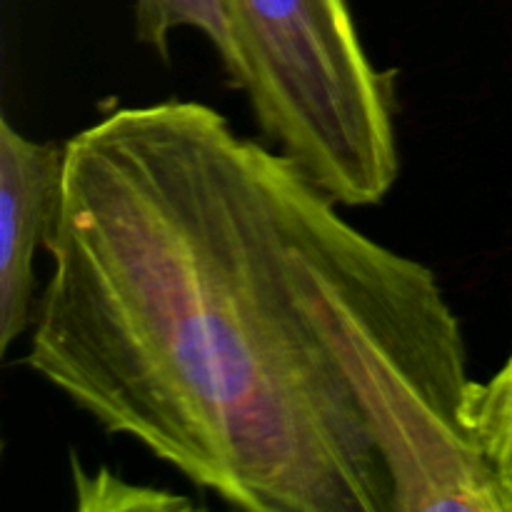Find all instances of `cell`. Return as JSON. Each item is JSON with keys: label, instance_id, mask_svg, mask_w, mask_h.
Here are the masks:
<instances>
[{"label": "cell", "instance_id": "cell-1", "mask_svg": "<svg viewBox=\"0 0 512 512\" xmlns=\"http://www.w3.org/2000/svg\"><path fill=\"white\" fill-rule=\"evenodd\" d=\"M25 365L103 433L243 512H393L358 403L300 310L280 153L198 100L65 140Z\"/></svg>", "mask_w": 512, "mask_h": 512}, {"label": "cell", "instance_id": "cell-2", "mask_svg": "<svg viewBox=\"0 0 512 512\" xmlns=\"http://www.w3.org/2000/svg\"><path fill=\"white\" fill-rule=\"evenodd\" d=\"M295 298L388 470L393 512H512L473 430L463 325L440 278L350 223L280 155Z\"/></svg>", "mask_w": 512, "mask_h": 512}, {"label": "cell", "instance_id": "cell-3", "mask_svg": "<svg viewBox=\"0 0 512 512\" xmlns=\"http://www.w3.org/2000/svg\"><path fill=\"white\" fill-rule=\"evenodd\" d=\"M225 80L265 143L343 208L380 205L400 178L398 88L350 0H225Z\"/></svg>", "mask_w": 512, "mask_h": 512}, {"label": "cell", "instance_id": "cell-4", "mask_svg": "<svg viewBox=\"0 0 512 512\" xmlns=\"http://www.w3.org/2000/svg\"><path fill=\"white\" fill-rule=\"evenodd\" d=\"M65 143L33 140L0 118V355L30 333L35 255L58 223Z\"/></svg>", "mask_w": 512, "mask_h": 512}, {"label": "cell", "instance_id": "cell-5", "mask_svg": "<svg viewBox=\"0 0 512 512\" xmlns=\"http://www.w3.org/2000/svg\"><path fill=\"white\" fill-rule=\"evenodd\" d=\"M133 18L140 43L160 58H168L170 40L178 30L205 35L218 58L228 45L225 0H135Z\"/></svg>", "mask_w": 512, "mask_h": 512}, {"label": "cell", "instance_id": "cell-6", "mask_svg": "<svg viewBox=\"0 0 512 512\" xmlns=\"http://www.w3.org/2000/svg\"><path fill=\"white\" fill-rule=\"evenodd\" d=\"M70 483H73L75 510L78 512H188L195 503L173 490L130 483L110 468L88 470L70 455Z\"/></svg>", "mask_w": 512, "mask_h": 512}, {"label": "cell", "instance_id": "cell-7", "mask_svg": "<svg viewBox=\"0 0 512 512\" xmlns=\"http://www.w3.org/2000/svg\"><path fill=\"white\" fill-rule=\"evenodd\" d=\"M470 418L485 463L512 510V353L493 378L478 380Z\"/></svg>", "mask_w": 512, "mask_h": 512}]
</instances>
